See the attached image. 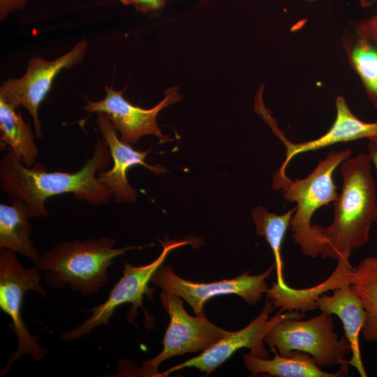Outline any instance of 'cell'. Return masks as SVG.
Wrapping results in <instances>:
<instances>
[{
	"mask_svg": "<svg viewBox=\"0 0 377 377\" xmlns=\"http://www.w3.org/2000/svg\"><path fill=\"white\" fill-rule=\"evenodd\" d=\"M273 263L260 274L246 272L239 276L211 283H196L177 276L169 266L161 265L155 272L151 282L161 288L163 292L179 296L189 304L195 315L203 313L206 302L216 296L235 294L249 304H256L266 293V279L275 269Z\"/></svg>",
	"mask_w": 377,
	"mask_h": 377,
	"instance_id": "obj_10",
	"label": "cell"
},
{
	"mask_svg": "<svg viewBox=\"0 0 377 377\" xmlns=\"http://www.w3.org/2000/svg\"><path fill=\"white\" fill-rule=\"evenodd\" d=\"M28 0H0V21H3L11 13L23 9Z\"/></svg>",
	"mask_w": 377,
	"mask_h": 377,
	"instance_id": "obj_25",
	"label": "cell"
},
{
	"mask_svg": "<svg viewBox=\"0 0 377 377\" xmlns=\"http://www.w3.org/2000/svg\"><path fill=\"white\" fill-rule=\"evenodd\" d=\"M368 156L371 161V163L374 164L376 171H377V137H374L369 139L367 145ZM376 222L377 223V202H376Z\"/></svg>",
	"mask_w": 377,
	"mask_h": 377,
	"instance_id": "obj_26",
	"label": "cell"
},
{
	"mask_svg": "<svg viewBox=\"0 0 377 377\" xmlns=\"http://www.w3.org/2000/svg\"><path fill=\"white\" fill-rule=\"evenodd\" d=\"M126 89V87L121 91H116L105 86L106 95L103 100L94 102L86 97L87 103L82 108L89 114H105L115 130L120 132L121 140L125 143L135 144L145 135L156 136L161 143L170 141L167 135L161 133L156 122V117L161 110L182 99L178 88H168L164 92V98L150 109H144L129 103L123 96Z\"/></svg>",
	"mask_w": 377,
	"mask_h": 377,
	"instance_id": "obj_12",
	"label": "cell"
},
{
	"mask_svg": "<svg viewBox=\"0 0 377 377\" xmlns=\"http://www.w3.org/2000/svg\"><path fill=\"white\" fill-rule=\"evenodd\" d=\"M316 306L321 312L334 314L341 320L344 336L351 348L349 365L357 370L360 376L367 377L359 344V337L365 321V311L360 297L350 283L334 289L331 295L322 294L316 299Z\"/></svg>",
	"mask_w": 377,
	"mask_h": 377,
	"instance_id": "obj_15",
	"label": "cell"
},
{
	"mask_svg": "<svg viewBox=\"0 0 377 377\" xmlns=\"http://www.w3.org/2000/svg\"><path fill=\"white\" fill-rule=\"evenodd\" d=\"M120 1L128 6H133L136 10L144 13H150L161 10L165 0H120Z\"/></svg>",
	"mask_w": 377,
	"mask_h": 377,
	"instance_id": "obj_23",
	"label": "cell"
},
{
	"mask_svg": "<svg viewBox=\"0 0 377 377\" xmlns=\"http://www.w3.org/2000/svg\"><path fill=\"white\" fill-rule=\"evenodd\" d=\"M96 121L114 163L110 170L98 172V179L108 187L116 202H133L136 200V191L130 185L126 177L130 168L141 165L155 174H163L167 170L159 164L151 165L145 161L150 150H135L130 144L119 140L115 128L105 114L98 112Z\"/></svg>",
	"mask_w": 377,
	"mask_h": 377,
	"instance_id": "obj_13",
	"label": "cell"
},
{
	"mask_svg": "<svg viewBox=\"0 0 377 377\" xmlns=\"http://www.w3.org/2000/svg\"><path fill=\"white\" fill-rule=\"evenodd\" d=\"M274 308L272 301L266 297L262 311L246 327L236 332H229L198 356L159 374L158 376H168L172 371L191 367L206 372L208 376L234 353L242 348L250 349L249 354L253 357L261 359L269 358V353L264 345V339L268 331L284 318H302L304 316V313L298 311L285 313L280 310L272 318H269Z\"/></svg>",
	"mask_w": 377,
	"mask_h": 377,
	"instance_id": "obj_11",
	"label": "cell"
},
{
	"mask_svg": "<svg viewBox=\"0 0 377 377\" xmlns=\"http://www.w3.org/2000/svg\"><path fill=\"white\" fill-rule=\"evenodd\" d=\"M357 29L364 36L377 40V15L355 23Z\"/></svg>",
	"mask_w": 377,
	"mask_h": 377,
	"instance_id": "obj_24",
	"label": "cell"
},
{
	"mask_svg": "<svg viewBox=\"0 0 377 377\" xmlns=\"http://www.w3.org/2000/svg\"><path fill=\"white\" fill-rule=\"evenodd\" d=\"M0 96L1 141L8 145L16 157L27 168H31L38 156L31 126L23 119L20 111Z\"/></svg>",
	"mask_w": 377,
	"mask_h": 377,
	"instance_id": "obj_20",
	"label": "cell"
},
{
	"mask_svg": "<svg viewBox=\"0 0 377 377\" xmlns=\"http://www.w3.org/2000/svg\"><path fill=\"white\" fill-rule=\"evenodd\" d=\"M160 300L170 316V323L162 351L142 363L140 374L143 376H158V368L163 361L176 355L204 351L230 332L213 324L204 313L195 317L190 316L178 295L162 291Z\"/></svg>",
	"mask_w": 377,
	"mask_h": 377,
	"instance_id": "obj_8",
	"label": "cell"
},
{
	"mask_svg": "<svg viewBox=\"0 0 377 377\" xmlns=\"http://www.w3.org/2000/svg\"><path fill=\"white\" fill-rule=\"evenodd\" d=\"M295 211V207L283 214L277 215L269 212L265 207L260 205L255 207L251 211L257 235L265 238L272 251L276 271V283L282 288L288 285L286 283L283 276V264L281 250Z\"/></svg>",
	"mask_w": 377,
	"mask_h": 377,
	"instance_id": "obj_22",
	"label": "cell"
},
{
	"mask_svg": "<svg viewBox=\"0 0 377 377\" xmlns=\"http://www.w3.org/2000/svg\"><path fill=\"white\" fill-rule=\"evenodd\" d=\"M110 158L106 142L97 137L93 156L86 160L80 170L73 173L50 172L39 163L31 168L24 166L8 147L0 161L1 186L10 199L24 202L32 217L47 216L46 200L68 193L94 205L107 203L112 193L96 174L109 166Z\"/></svg>",
	"mask_w": 377,
	"mask_h": 377,
	"instance_id": "obj_1",
	"label": "cell"
},
{
	"mask_svg": "<svg viewBox=\"0 0 377 377\" xmlns=\"http://www.w3.org/2000/svg\"><path fill=\"white\" fill-rule=\"evenodd\" d=\"M341 191L334 201V216L327 227L316 225L323 258H349L369 240L376 222V186L367 154L360 153L340 165Z\"/></svg>",
	"mask_w": 377,
	"mask_h": 377,
	"instance_id": "obj_2",
	"label": "cell"
},
{
	"mask_svg": "<svg viewBox=\"0 0 377 377\" xmlns=\"http://www.w3.org/2000/svg\"><path fill=\"white\" fill-rule=\"evenodd\" d=\"M351 154L350 149L329 151L303 179L292 180L286 175V170L280 168L273 175L274 189L279 190L286 201L296 204L290 229L294 242L299 245L305 256L317 258L320 255L316 226L311 225V219L317 209L337 199V187L333 181V174Z\"/></svg>",
	"mask_w": 377,
	"mask_h": 377,
	"instance_id": "obj_4",
	"label": "cell"
},
{
	"mask_svg": "<svg viewBox=\"0 0 377 377\" xmlns=\"http://www.w3.org/2000/svg\"><path fill=\"white\" fill-rule=\"evenodd\" d=\"M334 326L333 317L325 312L306 320L287 317L268 331L264 343L281 355L293 350L306 352L321 368L349 364L350 345L344 335L339 337Z\"/></svg>",
	"mask_w": 377,
	"mask_h": 377,
	"instance_id": "obj_5",
	"label": "cell"
},
{
	"mask_svg": "<svg viewBox=\"0 0 377 377\" xmlns=\"http://www.w3.org/2000/svg\"><path fill=\"white\" fill-rule=\"evenodd\" d=\"M115 244L116 240L109 237L65 241L40 256L35 266L45 272L47 286L56 289L68 286L87 297L98 293L109 280L108 269L114 258L147 246L114 249Z\"/></svg>",
	"mask_w": 377,
	"mask_h": 377,
	"instance_id": "obj_3",
	"label": "cell"
},
{
	"mask_svg": "<svg viewBox=\"0 0 377 377\" xmlns=\"http://www.w3.org/2000/svg\"><path fill=\"white\" fill-rule=\"evenodd\" d=\"M87 50V42L81 39L69 52L50 61L35 57L30 59L27 71L20 78H9L0 87V96L15 109L24 107L34 120L37 138L42 137V125L38 119V108L53 82L64 69L80 63Z\"/></svg>",
	"mask_w": 377,
	"mask_h": 377,
	"instance_id": "obj_9",
	"label": "cell"
},
{
	"mask_svg": "<svg viewBox=\"0 0 377 377\" xmlns=\"http://www.w3.org/2000/svg\"><path fill=\"white\" fill-rule=\"evenodd\" d=\"M341 41L350 67L360 77L367 98L377 110V40L362 34L354 23L343 31Z\"/></svg>",
	"mask_w": 377,
	"mask_h": 377,
	"instance_id": "obj_18",
	"label": "cell"
},
{
	"mask_svg": "<svg viewBox=\"0 0 377 377\" xmlns=\"http://www.w3.org/2000/svg\"><path fill=\"white\" fill-rule=\"evenodd\" d=\"M11 205L0 204V248H6L29 258L36 264L40 255L31 240L32 216L27 205L12 199Z\"/></svg>",
	"mask_w": 377,
	"mask_h": 377,
	"instance_id": "obj_19",
	"label": "cell"
},
{
	"mask_svg": "<svg viewBox=\"0 0 377 377\" xmlns=\"http://www.w3.org/2000/svg\"><path fill=\"white\" fill-rule=\"evenodd\" d=\"M337 265L331 276L323 283L313 287L297 289L289 286L282 288L276 283L268 288L266 297L269 298L276 308L282 311H298L302 313L317 308L316 299L328 290L350 283L353 267L349 258L337 260Z\"/></svg>",
	"mask_w": 377,
	"mask_h": 377,
	"instance_id": "obj_17",
	"label": "cell"
},
{
	"mask_svg": "<svg viewBox=\"0 0 377 377\" xmlns=\"http://www.w3.org/2000/svg\"><path fill=\"white\" fill-rule=\"evenodd\" d=\"M335 108L336 118L325 133L316 139L299 143L288 140L271 116L265 120L286 149L285 159L279 167L281 169L286 170L292 158L300 154L319 150L339 142L377 137V121L366 122L358 119L350 110L343 96L337 97Z\"/></svg>",
	"mask_w": 377,
	"mask_h": 377,
	"instance_id": "obj_14",
	"label": "cell"
},
{
	"mask_svg": "<svg viewBox=\"0 0 377 377\" xmlns=\"http://www.w3.org/2000/svg\"><path fill=\"white\" fill-rule=\"evenodd\" d=\"M377 0H360L362 7H368L372 5Z\"/></svg>",
	"mask_w": 377,
	"mask_h": 377,
	"instance_id": "obj_27",
	"label": "cell"
},
{
	"mask_svg": "<svg viewBox=\"0 0 377 377\" xmlns=\"http://www.w3.org/2000/svg\"><path fill=\"white\" fill-rule=\"evenodd\" d=\"M350 283L365 311L361 334L366 341L377 343V257H367L353 267Z\"/></svg>",
	"mask_w": 377,
	"mask_h": 377,
	"instance_id": "obj_21",
	"label": "cell"
},
{
	"mask_svg": "<svg viewBox=\"0 0 377 377\" xmlns=\"http://www.w3.org/2000/svg\"><path fill=\"white\" fill-rule=\"evenodd\" d=\"M159 242L162 244L163 251L151 263L133 266L127 261H123V276L111 290L108 298L103 303L88 309L87 312H91V316L75 328L62 333L61 339L64 341H72L88 335L99 325L109 326L110 318L115 309L125 303L132 304L127 316L130 323L134 324L138 309L140 307L145 313L147 325H149V315H147L142 304L144 296L151 300L155 290V288L149 286V282L157 269L162 265L170 251L182 246L193 244L188 239H166L163 241L159 240Z\"/></svg>",
	"mask_w": 377,
	"mask_h": 377,
	"instance_id": "obj_7",
	"label": "cell"
},
{
	"mask_svg": "<svg viewBox=\"0 0 377 377\" xmlns=\"http://www.w3.org/2000/svg\"><path fill=\"white\" fill-rule=\"evenodd\" d=\"M274 357L261 359L244 354L243 363L252 376L262 374L277 377H343L348 374L349 364L340 366L334 372H327L318 366L309 353L293 350L281 355L275 348H271Z\"/></svg>",
	"mask_w": 377,
	"mask_h": 377,
	"instance_id": "obj_16",
	"label": "cell"
},
{
	"mask_svg": "<svg viewBox=\"0 0 377 377\" xmlns=\"http://www.w3.org/2000/svg\"><path fill=\"white\" fill-rule=\"evenodd\" d=\"M15 252L0 248V309L12 320L10 330L17 339V348L8 358L0 376L6 374L15 362L22 355H30L33 360L40 361L48 351L38 343V337L31 335L22 316V305L26 292L34 290L43 297H47L40 286V270L37 267H24Z\"/></svg>",
	"mask_w": 377,
	"mask_h": 377,
	"instance_id": "obj_6",
	"label": "cell"
}]
</instances>
